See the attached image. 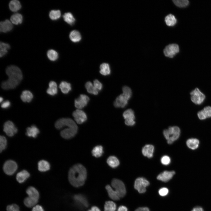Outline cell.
<instances>
[{"mask_svg":"<svg viewBox=\"0 0 211 211\" xmlns=\"http://www.w3.org/2000/svg\"><path fill=\"white\" fill-rule=\"evenodd\" d=\"M6 73L8 79L2 83L1 88L6 90L15 88L22 79L23 74L21 70L16 66L11 65L6 68Z\"/></svg>","mask_w":211,"mask_h":211,"instance_id":"1","label":"cell"},{"mask_svg":"<svg viewBox=\"0 0 211 211\" xmlns=\"http://www.w3.org/2000/svg\"><path fill=\"white\" fill-rule=\"evenodd\" d=\"M87 177V171L82 165H74L70 169L68 179L71 184L75 187H79L84 184Z\"/></svg>","mask_w":211,"mask_h":211,"instance_id":"2","label":"cell"},{"mask_svg":"<svg viewBox=\"0 0 211 211\" xmlns=\"http://www.w3.org/2000/svg\"><path fill=\"white\" fill-rule=\"evenodd\" d=\"M55 126L58 129L65 127L60 132L61 136L65 139L73 137L78 131V127L76 123L70 118H63L58 119L55 122Z\"/></svg>","mask_w":211,"mask_h":211,"instance_id":"3","label":"cell"},{"mask_svg":"<svg viewBox=\"0 0 211 211\" xmlns=\"http://www.w3.org/2000/svg\"><path fill=\"white\" fill-rule=\"evenodd\" d=\"M180 130L176 126H171L168 129L164 130L163 134L169 144H172L179 138L180 134Z\"/></svg>","mask_w":211,"mask_h":211,"instance_id":"4","label":"cell"},{"mask_svg":"<svg viewBox=\"0 0 211 211\" xmlns=\"http://www.w3.org/2000/svg\"><path fill=\"white\" fill-rule=\"evenodd\" d=\"M112 186L120 198L124 197L126 194V189L124 183L120 180L114 178L111 181Z\"/></svg>","mask_w":211,"mask_h":211,"instance_id":"5","label":"cell"},{"mask_svg":"<svg viewBox=\"0 0 211 211\" xmlns=\"http://www.w3.org/2000/svg\"><path fill=\"white\" fill-rule=\"evenodd\" d=\"M150 185V183L145 178L140 177L135 180L134 184V188L140 193H143L146 191V188Z\"/></svg>","mask_w":211,"mask_h":211,"instance_id":"6","label":"cell"},{"mask_svg":"<svg viewBox=\"0 0 211 211\" xmlns=\"http://www.w3.org/2000/svg\"><path fill=\"white\" fill-rule=\"evenodd\" d=\"M192 102L196 105H200L205 98V95L198 88H196L190 93Z\"/></svg>","mask_w":211,"mask_h":211,"instance_id":"7","label":"cell"},{"mask_svg":"<svg viewBox=\"0 0 211 211\" xmlns=\"http://www.w3.org/2000/svg\"><path fill=\"white\" fill-rule=\"evenodd\" d=\"M179 52L178 45L176 44H172L166 46L164 50L165 55L167 57L172 58Z\"/></svg>","mask_w":211,"mask_h":211,"instance_id":"8","label":"cell"},{"mask_svg":"<svg viewBox=\"0 0 211 211\" xmlns=\"http://www.w3.org/2000/svg\"><path fill=\"white\" fill-rule=\"evenodd\" d=\"M17 168V165L14 161L8 160L6 161L3 166V170L7 175H11L16 172Z\"/></svg>","mask_w":211,"mask_h":211,"instance_id":"9","label":"cell"},{"mask_svg":"<svg viewBox=\"0 0 211 211\" xmlns=\"http://www.w3.org/2000/svg\"><path fill=\"white\" fill-rule=\"evenodd\" d=\"M131 97L122 93L117 97L114 103V105L116 108H123L128 103V101Z\"/></svg>","mask_w":211,"mask_h":211,"instance_id":"10","label":"cell"},{"mask_svg":"<svg viewBox=\"0 0 211 211\" xmlns=\"http://www.w3.org/2000/svg\"><path fill=\"white\" fill-rule=\"evenodd\" d=\"M123 116L125 120V123L127 125L132 126L135 124V117L134 111L132 109H129L125 111L123 114Z\"/></svg>","mask_w":211,"mask_h":211,"instance_id":"11","label":"cell"},{"mask_svg":"<svg viewBox=\"0 0 211 211\" xmlns=\"http://www.w3.org/2000/svg\"><path fill=\"white\" fill-rule=\"evenodd\" d=\"M3 130L7 135L11 137L14 136L18 131L14 123L10 121H8L5 123Z\"/></svg>","mask_w":211,"mask_h":211,"instance_id":"12","label":"cell"},{"mask_svg":"<svg viewBox=\"0 0 211 211\" xmlns=\"http://www.w3.org/2000/svg\"><path fill=\"white\" fill-rule=\"evenodd\" d=\"M89 98L87 95L81 94L74 101L75 107L79 109H81L86 106L89 102Z\"/></svg>","mask_w":211,"mask_h":211,"instance_id":"13","label":"cell"},{"mask_svg":"<svg viewBox=\"0 0 211 211\" xmlns=\"http://www.w3.org/2000/svg\"><path fill=\"white\" fill-rule=\"evenodd\" d=\"M73 199L75 203L81 208L87 207L88 206L87 200L86 198L82 195H75L73 197Z\"/></svg>","mask_w":211,"mask_h":211,"instance_id":"14","label":"cell"},{"mask_svg":"<svg viewBox=\"0 0 211 211\" xmlns=\"http://www.w3.org/2000/svg\"><path fill=\"white\" fill-rule=\"evenodd\" d=\"M73 116L76 122L81 124L85 122L87 119L86 113L83 110L77 109L73 113Z\"/></svg>","mask_w":211,"mask_h":211,"instance_id":"15","label":"cell"},{"mask_svg":"<svg viewBox=\"0 0 211 211\" xmlns=\"http://www.w3.org/2000/svg\"><path fill=\"white\" fill-rule=\"evenodd\" d=\"M175 174L174 171H165L159 174L157 179L163 182H166L171 179Z\"/></svg>","mask_w":211,"mask_h":211,"instance_id":"16","label":"cell"},{"mask_svg":"<svg viewBox=\"0 0 211 211\" xmlns=\"http://www.w3.org/2000/svg\"><path fill=\"white\" fill-rule=\"evenodd\" d=\"M197 115L199 118L201 120L211 117V107H205L203 109L199 111Z\"/></svg>","mask_w":211,"mask_h":211,"instance_id":"17","label":"cell"},{"mask_svg":"<svg viewBox=\"0 0 211 211\" xmlns=\"http://www.w3.org/2000/svg\"><path fill=\"white\" fill-rule=\"evenodd\" d=\"M154 149V146L152 145H146L142 149V154L144 156L151 158L153 156Z\"/></svg>","mask_w":211,"mask_h":211,"instance_id":"18","label":"cell"},{"mask_svg":"<svg viewBox=\"0 0 211 211\" xmlns=\"http://www.w3.org/2000/svg\"><path fill=\"white\" fill-rule=\"evenodd\" d=\"M13 27L12 22L8 19L3 21H1L0 23V30L1 32L6 33L11 30Z\"/></svg>","mask_w":211,"mask_h":211,"instance_id":"19","label":"cell"},{"mask_svg":"<svg viewBox=\"0 0 211 211\" xmlns=\"http://www.w3.org/2000/svg\"><path fill=\"white\" fill-rule=\"evenodd\" d=\"M30 176L28 172L25 170H23L17 174L16 179L19 183H22L25 182Z\"/></svg>","mask_w":211,"mask_h":211,"instance_id":"20","label":"cell"},{"mask_svg":"<svg viewBox=\"0 0 211 211\" xmlns=\"http://www.w3.org/2000/svg\"><path fill=\"white\" fill-rule=\"evenodd\" d=\"M39 132L38 129L35 125H33L27 128L26 134L29 137L35 138Z\"/></svg>","mask_w":211,"mask_h":211,"instance_id":"21","label":"cell"},{"mask_svg":"<svg viewBox=\"0 0 211 211\" xmlns=\"http://www.w3.org/2000/svg\"><path fill=\"white\" fill-rule=\"evenodd\" d=\"M49 87L47 91L48 94L50 96H54L57 94L58 92L57 85L55 81H50L49 84Z\"/></svg>","mask_w":211,"mask_h":211,"instance_id":"22","label":"cell"},{"mask_svg":"<svg viewBox=\"0 0 211 211\" xmlns=\"http://www.w3.org/2000/svg\"><path fill=\"white\" fill-rule=\"evenodd\" d=\"M106 189L107 191L109 197L113 200L117 201L120 199V198L115 190L109 185L106 186Z\"/></svg>","mask_w":211,"mask_h":211,"instance_id":"23","label":"cell"},{"mask_svg":"<svg viewBox=\"0 0 211 211\" xmlns=\"http://www.w3.org/2000/svg\"><path fill=\"white\" fill-rule=\"evenodd\" d=\"M26 193L28 197L38 200L39 194L38 190L34 187L32 186L29 187L26 190Z\"/></svg>","mask_w":211,"mask_h":211,"instance_id":"24","label":"cell"},{"mask_svg":"<svg viewBox=\"0 0 211 211\" xmlns=\"http://www.w3.org/2000/svg\"><path fill=\"white\" fill-rule=\"evenodd\" d=\"M33 98L32 93L30 91L25 90L23 91L21 95V98L24 102H30Z\"/></svg>","mask_w":211,"mask_h":211,"instance_id":"25","label":"cell"},{"mask_svg":"<svg viewBox=\"0 0 211 211\" xmlns=\"http://www.w3.org/2000/svg\"><path fill=\"white\" fill-rule=\"evenodd\" d=\"M186 145L190 149L195 150L198 147L199 141L196 138H190L188 139L186 141Z\"/></svg>","mask_w":211,"mask_h":211,"instance_id":"26","label":"cell"},{"mask_svg":"<svg viewBox=\"0 0 211 211\" xmlns=\"http://www.w3.org/2000/svg\"><path fill=\"white\" fill-rule=\"evenodd\" d=\"M38 170L41 172H45L49 170L50 166L49 163L45 160L40 161L38 164Z\"/></svg>","mask_w":211,"mask_h":211,"instance_id":"27","label":"cell"},{"mask_svg":"<svg viewBox=\"0 0 211 211\" xmlns=\"http://www.w3.org/2000/svg\"><path fill=\"white\" fill-rule=\"evenodd\" d=\"M59 88L64 94H67L72 89L71 84L66 81H62L59 85Z\"/></svg>","mask_w":211,"mask_h":211,"instance_id":"28","label":"cell"},{"mask_svg":"<svg viewBox=\"0 0 211 211\" xmlns=\"http://www.w3.org/2000/svg\"><path fill=\"white\" fill-rule=\"evenodd\" d=\"M69 37L70 40L74 42H79L81 38L80 33L76 30L72 31L70 33Z\"/></svg>","mask_w":211,"mask_h":211,"instance_id":"29","label":"cell"},{"mask_svg":"<svg viewBox=\"0 0 211 211\" xmlns=\"http://www.w3.org/2000/svg\"><path fill=\"white\" fill-rule=\"evenodd\" d=\"M10 10L13 12H16L19 10L21 8L20 2L17 0L11 1L9 4Z\"/></svg>","mask_w":211,"mask_h":211,"instance_id":"30","label":"cell"},{"mask_svg":"<svg viewBox=\"0 0 211 211\" xmlns=\"http://www.w3.org/2000/svg\"><path fill=\"white\" fill-rule=\"evenodd\" d=\"M108 164L112 168H115L119 165L120 162L117 157L114 156L109 157L107 161Z\"/></svg>","mask_w":211,"mask_h":211,"instance_id":"31","label":"cell"},{"mask_svg":"<svg viewBox=\"0 0 211 211\" xmlns=\"http://www.w3.org/2000/svg\"><path fill=\"white\" fill-rule=\"evenodd\" d=\"M100 73L104 76L109 75L110 73V69L109 65L107 63H103L100 66Z\"/></svg>","mask_w":211,"mask_h":211,"instance_id":"32","label":"cell"},{"mask_svg":"<svg viewBox=\"0 0 211 211\" xmlns=\"http://www.w3.org/2000/svg\"><path fill=\"white\" fill-rule=\"evenodd\" d=\"M10 20L12 23L15 25L21 24L23 21V16L20 13H16L13 14L11 17Z\"/></svg>","mask_w":211,"mask_h":211,"instance_id":"33","label":"cell"},{"mask_svg":"<svg viewBox=\"0 0 211 211\" xmlns=\"http://www.w3.org/2000/svg\"><path fill=\"white\" fill-rule=\"evenodd\" d=\"M165 21L166 24L169 26H173L176 24L177 22V20L175 16L171 14L166 16Z\"/></svg>","mask_w":211,"mask_h":211,"instance_id":"34","label":"cell"},{"mask_svg":"<svg viewBox=\"0 0 211 211\" xmlns=\"http://www.w3.org/2000/svg\"><path fill=\"white\" fill-rule=\"evenodd\" d=\"M85 87L89 93L94 95H97L98 94V91L91 82L88 81L86 82Z\"/></svg>","mask_w":211,"mask_h":211,"instance_id":"35","label":"cell"},{"mask_svg":"<svg viewBox=\"0 0 211 211\" xmlns=\"http://www.w3.org/2000/svg\"><path fill=\"white\" fill-rule=\"evenodd\" d=\"M116 205L113 201H108L105 202L104 205V211H115Z\"/></svg>","mask_w":211,"mask_h":211,"instance_id":"36","label":"cell"},{"mask_svg":"<svg viewBox=\"0 0 211 211\" xmlns=\"http://www.w3.org/2000/svg\"><path fill=\"white\" fill-rule=\"evenodd\" d=\"M103 153V147L101 145L96 146L92 151V155L96 157H99L101 156Z\"/></svg>","mask_w":211,"mask_h":211,"instance_id":"37","label":"cell"},{"mask_svg":"<svg viewBox=\"0 0 211 211\" xmlns=\"http://www.w3.org/2000/svg\"><path fill=\"white\" fill-rule=\"evenodd\" d=\"M63 17L65 21L70 25L73 24L75 21L73 15L70 12L65 13Z\"/></svg>","mask_w":211,"mask_h":211,"instance_id":"38","label":"cell"},{"mask_svg":"<svg viewBox=\"0 0 211 211\" xmlns=\"http://www.w3.org/2000/svg\"><path fill=\"white\" fill-rule=\"evenodd\" d=\"M38 200L28 197L24 199V203L26 207H31L35 206L38 203Z\"/></svg>","mask_w":211,"mask_h":211,"instance_id":"39","label":"cell"},{"mask_svg":"<svg viewBox=\"0 0 211 211\" xmlns=\"http://www.w3.org/2000/svg\"><path fill=\"white\" fill-rule=\"evenodd\" d=\"M10 48V45L6 43L1 42L0 44V56L3 57L7 52L8 50Z\"/></svg>","mask_w":211,"mask_h":211,"instance_id":"40","label":"cell"},{"mask_svg":"<svg viewBox=\"0 0 211 211\" xmlns=\"http://www.w3.org/2000/svg\"><path fill=\"white\" fill-rule=\"evenodd\" d=\"M47 55L48 59L51 61H53L57 60L58 57L57 52L52 49L48 51Z\"/></svg>","mask_w":211,"mask_h":211,"instance_id":"41","label":"cell"},{"mask_svg":"<svg viewBox=\"0 0 211 211\" xmlns=\"http://www.w3.org/2000/svg\"><path fill=\"white\" fill-rule=\"evenodd\" d=\"M172 1L176 5L180 8L186 7L189 3L187 0H174Z\"/></svg>","mask_w":211,"mask_h":211,"instance_id":"42","label":"cell"},{"mask_svg":"<svg viewBox=\"0 0 211 211\" xmlns=\"http://www.w3.org/2000/svg\"><path fill=\"white\" fill-rule=\"evenodd\" d=\"M61 12L59 10H52L49 13L50 18L53 20L59 19L61 16Z\"/></svg>","mask_w":211,"mask_h":211,"instance_id":"43","label":"cell"},{"mask_svg":"<svg viewBox=\"0 0 211 211\" xmlns=\"http://www.w3.org/2000/svg\"><path fill=\"white\" fill-rule=\"evenodd\" d=\"M7 141L6 138L3 136L0 137V151L1 152L6 148Z\"/></svg>","mask_w":211,"mask_h":211,"instance_id":"44","label":"cell"},{"mask_svg":"<svg viewBox=\"0 0 211 211\" xmlns=\"http://www.w3.org/2000/svg\"><path fill=\"white\" fill-rule=\"evenodd\" d=\"M161 162L162 164L165 165H169L171 162V159L168 156L164 155L161 159Z\"/></svg>","mask_w":211,"mask_h":211,"instance_id":"45","label":"cell"},{"mask_svg":"<svg viewBox=\"0 0 211 211\" xmlns=\"http://www.w3.org/2000/svg\"><path fill=\"white\" fill-rule=\"evenodd\" d=\"M158 193L160 196L162 197L165 196L168 194L169 190L166 187L161 188L159 190Z\"/></svg>","mask_w":211,"mask_h":211,"instance_id":"46","label":"cell"},{"mask_svg":"<svg viewBox=\"0 0 211 211\" xmlns=\"http://www.w3.org/2000/svg\"><path fill=\"white\" fill-rule=\"evenodd\" d=\"M19 208L17 205L13 204L8 205L6 207L7 211H19Z\"/></svg>","mask_w":211,"mask_h":211,"instance_id":"47","label":"cell"},{"mask_svg":"<svg viewBox=\"0 0 211 211\" xmlns=\"http://www.w3.org/2000/svg\"><path fill=\"white\" fill-rule=\"evenodd\" d=\"M93 85L98 91L101 90L103 88L102 84L97 79H95L94 81Z\"/></svg>","mask_w":211,"mask_h":211,"instance_id":"48","label":"cell"},{"mask_svg":"<svg viewBox=\"0 0 211 211\" xmlns=\"http://www.w3.org/2000/svg\"><path fill=\"white\" fill-rule=\"evenodd\" d=\"M123 93L130 97L132 96V91L130 88L127 86H124L122 88Z\"/></svg>","mask_w":211,"mask_h":211,"instance_id":"49","label":"cell"},{"mask_svg":"<svg viewBox=\"0 0 211 211\" xmlns=\"http://www.w3.org/2000/svg\"><path fill=\"white\" fill-rule=\"evenodd\" d=\"M11 106L10 101L8 100L5 101L3 102L1 105V107L4 109H7L9 108Z\"/></svg>","mask_w":211,"mask_h":211,"instance_id":"50","label":"cell"},{"mask_svg":"<svg viewBox=\"0 0 211 211\" xmlns=\"http://www.w3.org/2000/svg\"><path fill=\"white\" fill-rule=\"evenodd\" d=\"M32 211H44L42 207L40 205H37L34 207Z\"/></svg>","mask_w":211,"mask_h":211,"instance_id":"51","label":"cell"},{"mask_svg":"<svg viewBox=\"0 0 211 211\" xmlns=\"http://www.w3.org/2000/svg\"><path fill=\"white\" fill-rule=\"evenodd\" d=\"M135 211H150V210L147 207H141L137 208Z\"/></svg>","mask_w":211,"mask_h":211,"instance_id":"52","label":"cell"},{"mask_svg":"<svg viewBox=\"0 0 211 211\" xmlns=\"http://www.w3.org/2000/svg\"><path fill=\"white\" fill-rule=\"evenodd\" d=\"M117 211H127V208L125 206L121 205L118 207Z\"/></svg>","mask_w":211,"mask_h":211,"instance_id":"53","label":"cell"},{"mask_svg":"<svg viewBox=\"0 0 211 211\" xmlns=\"http://www.w3.org/2000/svg\"><path fill=\"white\" fill-rule=\"evenodd\" d=\"M191 211H204V210L201 207L196 206L193 208Z\"/></svg>","mask_w":211,"mask_h":211,"instance_id":"54","label":"cell"},{"mask_svg":"<svg viewBox=\"0 0 211 211\" xmlns=\"http://www.w3.org/2000/svg\"><path fill=\"white\" fill-rule=\"evenodd\" d=\"M87 211H101L100 209L97 206H93Z\"/></svg>","mask_w":211,"mask_h":211,"instance_id":"55","label":"cell"},{"mask_svg":"<svg viewBox=\"0 0 211 211\" xmlns=\"http://www.w3.org/2000/svg\"><path fill=\"white\" fill-rule=\"evenodd\" d=\"M3 98L1 97L0 98V102L1 103L3 101Z\"/></svg>","mask_w":211,"mask_h":211,"instance_id":"56","label":"cell"},{"mask_svg":"<svg viewBox=\"0 0 211 211\" xmlns=\"http://www.w3.org/2000/svg\"></svg>","mask_w":211,"mask_h":211,"instance_id":"57","label":"cell"}]
</instances>
